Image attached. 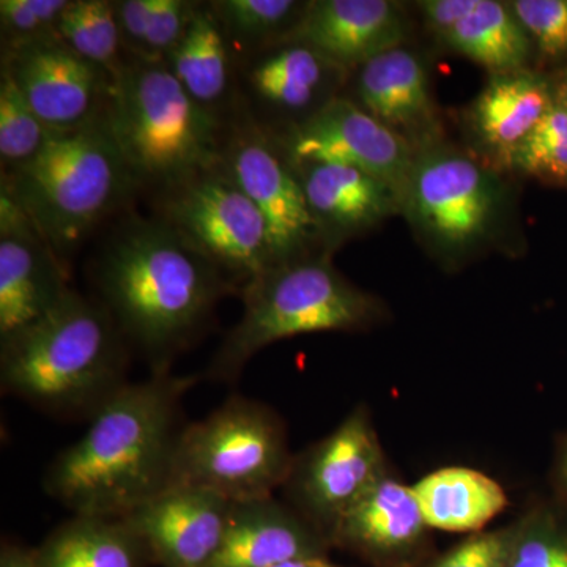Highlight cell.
Returning a JSON list of instances; mask_svg holds the SVG:
<instances>
[{
  "mask_svg": "<svg viewBox=\"0 0 567 567\" xmlns=\"http://www.w3.org/2000/svg\"><path fill=\"white\" fill-rule=\"evenodd\" d=\"M196 377L126 383L44 473V491L73 516L122 518L169 487L182 399Z\"/></svg>",
  "mask_w": 567,
  "mask_h": 567,
  "instance_id": "1",
  "label": "cell"
},
{
  "mask_svg": "<svg viewBox=\"0 0 567 567\" xmlns=\"http://www.w3.org/2000/svg\"><path fill=\"white\" fill-rule=\"evenodd\" d=\"M95 279L104 308L123 338L151 358L155 374L169 371L171 358L238 290L159 216L123 219L104 241Z\"/></svg>",
  "mask_w": 567,
  "mask_h": 567,
  "instance_id": "2",
  "label": "cell"
},
{
  "mask_svg": "<svg viewBox=\"0 0 567 567\" xmlns=\"http://www.w3.org/2000/svg\"><path fill=\"white\" fill-rule=\"evenodd\" d=\"M123 334L103 303L70 290L39 323L2 344L3 391L58 415H93L125 386Z\"/></svg>",
  "mask_w": 567,
  "mask_h": 567,
  "instance_id": "3",
  "label": "cell"
},
{
  "mask_svg": "<svg viewBox=\"0 0 567 567\" xmlns=\"http://www.w3.org/2000/svg\"><path fill=\"white\" fill-rule=\"evenodd\" d=\"M102 117L137 188L162 196L221 166V118L194 102L164 62L126 61Z\"/></svg>",
  "mask_w": 567,
  "mask_h": 567,
  "instance_id": "4",
  "label": "cell"
},
{
  "mask_svg": "<svg viewBox=\"0 0 567 567\" xmlns=\"http://www.w3.org/2000/svg\"><path fill=\"white\" fill-rule=\"evenodd\" d=\"M2 188L63 262L137 186L100 115L80 128L52 132L35 158L2 173Z\"/></svg>",
  "mask_w": 567,
  "mask_h": 567,
  "instance_id": "5",
  "label": "cell"
},
{
  "mask_svg": "<svg viewBox=\"0 0 567 567\" xmlns=\"http://www.w3.org/2000/svg\"><path fill=\"white\" fill-rule=\"evenodd\" d=\"M244 315L213 357L208 377L234 382L265 347L323 331H357L374 323L372 295L339 274L330 254L275 265L240 290Z\"/></svg>",
  "mask_w": 567,
  "mask_h": 567,
  "instance_id": "6",
  "label": "cell"
},
{
  "mask_svg": "<svg viewBox=\"0 0 567 567\" xmlns=\"http://www.w3.org/2000/svg\"><path fill=\"white\" fill-rule=\"evenodd\" d=\"M286 425L270 406L233 395L182 427L169 487L199 488L230 503L274 496L293 464Z\"/></svg>",
  "mask_w": 567,
  "mask_h": 567,
  "instance_id": "7",
  "label": "cell"
},
{
  "mask_svg": "<svg viewBox=\"0 0 567 567\" xmlns=\"http://www.w3.org/2000/svg\"><path fill=\"white\" fill-rule=\"evenodd\" d=\"M502 181L472 156L425 145L406 181L402 213L436 252L456 259L487 241L503 208Z\"/></svg>",
  "mask_w": 567,
  "mask_h": 567,
  "instance_id": "8",
  "label": "cell"
},
{
  "mask_svg": "<svg viewBox=\"0 0 567 567\" xmlns=\"http://www.w3.org/2000/svg\"><path fill=\"white\" fill-rule=\"evenodd\" d=\"M159 218L244 289L276 265L262 213L219 166L162 194Z\"/></svg>",
  "mask_w": 567,
  "mask_h": 567,
  "instance_id": "9",
  "label": "cell"
},
{
  "mask_svg": "<svg viewBox=\"0 0 567 567\" xmlns=\"http://www.w3.org/2000/svg\"><path fill=\"white\" fill-rule=\"evenodd\" d=\"M386 475L374 421L358 405L331 434L295 456L282 491L287 505L331 544L346 514Z\"/></svg>",
  "mask_w": 567,
  "mask_h": 567,
  "instance_id": "10",
  "label": "cell"
},
{
  "mask_svg": "<svg viewBox=\"0 0 567 567\" xmlns=\"http://www.w3.org/2000/svg\"><path fill=\"white\" fill-rule=\"evenodd\" d=\"M282 148L292 164H341L374 174L401 197L416 158V148L405 137L346 99H333L292 123Z\"/></svg>",
  "mask_w": 567,
  "mask_h": 567,
  "instance_id": "11",
  "label": "cell"
},
{
  "mask_svg": "<svg viewBox=\"0 0 567 567\" xmlns=\"http://www.w3.org/2000/svg\"><path fill=\"white\" fill-rule=\"evenodd\" d=\"M221 166L262 213L276 265L311 256L320 235L300 177L257 126L230 134Z\"/></svg>",
  "mask_w": 567,
  "mask_h": 567,
  "instance_id": "12",
  "label": "cell"
},
{
  "mask_svg": "<svg viewBox=\"0 0 567 567\" xmlns=\"http://www.w3.org/2000/svg\"><path fill=\"white\" fill-rule=\"evenodd\" d=\"M70 290L58 254L11 194L0 189V346L39 323Z\"/></svg>",
  "mask_w": 567,
  "mask_h": 567,
  "instance_id": "13",
  "label": "cell"
},
{
  "mask_svg": "<svg viewBox=\"0 0 567 567\" xmlns=\"http://www.w3.org/2000/svg\"><path fill=\"white\" fill-rule=\"evenodd\" d=\"M2 70L52 132L80 128L103 114L110 74L59 39L3 55Z\"/></svg>",
  "mask_w": 567,
  "mask_h": 567,
  "instance_id": "14",
  "label": "cell"
},
{
  "mask_svg": "<svg viewBox=\"0 0 567 567\" xmlns=\"http://www.w3.org/2000/svg\"><path fill=\"white\" fill-rule=\"evenodd\" d=\"M233 503L210 492L167 487L122 518L162 567H210L223 546Z\"/></svg>",
  "mask_w": 567,
  "mask_h": 567,
  "instance_id": "15",
  "label": "cell"
},
{
  "mask_svg": "<svg viewBox=\"0 0 567 567\" xmlns=\"http://www.w3.org/2000/svg\"><path fill=\"white\" fill-rule=\"evenodd\" d=\"M427 533L412 486L388 473L346 514L331 546L374 567H412L423 557Z\"/></svg>",
  "mask_w": 567,
  "mask_h": 567,
  "instance_id": "16",
  "label": "cell"
},
{
  "mask_svg": "<svg viewBox=\"0 0 567 567\" xmlns=\"http://www.w3.org/2000/svg\"><path fill=\"white\" fill-rule=\"evenodd\" d=\"M405 39L404 14L388 0H316L286 40L315 48L341 69L361 66Z\"/></svg>",
  "mask_w": 567,
  "mask_h": 567,
  "instance_id": "17",
  "label": "cell"
},
{
  "mask_svg": "<svg viewBox=\"0 0 567 567\" xmlns=\"http://www.w3.org/2000/svg\"><path fill=\"white\" fill-rule=\"evenodd\" d=\"M292 166L303 186L320 240L328 246L339 245L402 212L401 194L374 174L341 164Z\"/></svg>",
  "mask_w": 567,
  "mask_h": 567,
  "instance_id": "18",
  "label": "cell"
},
{
  "mask_svg": "<svg viewBox=\"0 0 567 567\" xmlns=\"http://www.w3.org/2000/svg\"><path fill=\"white\" fill-rule=\"evenodd\" d=\"M331 544L275 496L233 503L223 546L210 567H275L290 559L328 557Z\"/></svg>",
  "mask_w": 567,
  "mask_h": 567,
  "instance_id": "19",
  "label": "cell"
},
{
  "mask_svg": "<svg viewBox=\"0 0 567 567\" xmlns=\"http://www.w3.org/2000/svg\"><path fill=\"white\" fill-rule=\"evenodd\" d=\"M357 92L363 110L405 137L416 152L434 137L427 71L412 51L394 48L361 65Z\"/></svg>",
  "mask_w": 567,
  "mask_h": 567,
  "instance_id": "20",
  "label": "cell"
},
{
  "mask_svg": "<svg viewBox=\"0 0 567 567\" xmlns=\"http://www.w3.org/2000/svg\"><path fill=\"white\" fill-rule=\"evenodd\" d=\"M555 102L550 82L527 70L498 73L473 103L470 122L476 140L507 167L514 152L539 125Z\"/></svg>",
  "mask_w": 567,
  "mask_h": 567,
  "instance_id": "21",
  "label": "cell"
},
{
  "mask_svg": "<svg viewBox=\"0 0 567 567\" xmlns=\"http://www.w3.org/2000/svg\"><path fill=\"white\" fill-rule=\"evenodd\" d=\"M342 71L315 48L284 40L254 59L246 84L270 110L308 112L309 117L333 100L327 95Z\"/></svg>",
  "mask_w": 567,
  "mask_h": 567,
  "instance_id": "22",
  "label": "cell"
},
{
  "mask_svg": "<svg viewBox=\"0 0 567 567\" xmlns=\"http://www.w3.org/2000/svg\"><path fill=\"white\" fill-rule=\"evenodd\" d=\"M413 494L429 529L484 532L506 509L507 495L494 477L465 466H446L421 477Z\"/></svg>",
  "mask_w": 567,
  "mask_h": 567,
  "instance_id": "23",
  "label": "cell"
},
{
  "mask_svg": "<svg viewBox=\"0 0 567 567\" xmlns=\"http://www.w3.org/2000/svg\"><path fill=\"white\" fill-rule=\"evenodd\" d=\"M33 551L39 567H142L148 559L125 522L84 516L55 528Z\"/></svg>",
  "mask_w": 567,
  "mask_h": 567,
  "instance_id": "24",
  "label": "cell"
},
{
  "mask_svg": "<svg viewBox=\"0 0 567 567\" xmlns=\"http://www.w3.org/2000/svg\"><path fill=\"white\" fill-rule=\"evenodd\" d=\"M229 41L210 3H199L185 35L164 63L194 102L216 114L230 78Z\"/></svg>",
  "mask_w": 567,
  "mask_h": 567,
  "instance_id": "25",
  "label": "cell"
},
{
  "mask_svg": "<svg viewBox=\"0 0 567 567\" xmlns=\"http://www.w3.org/2000/svg\"><path fill=\"white\" fill-rule=\"evenodd\" d=\"M440 40L494 74L525 70L533 44L507 3L495 0H475Z\"/></svg>",
  "mask_w": 567,
  "mask_h": 567,
  "instance_id": "26",
  "label": "cell"
},
{
  "mask_svg": "<svg viewBox=\"0 0 567 567\" xmlns=\"http://www.w3.org/2000/svg\"><path fill=\"white\" fill-rule=\"evenodd\" d=\"M59 40L85 61L110 74L111 81L121 74L125 61L121 29L114 2L107 0H70L59 22Z\"/></svg>",
  "mask_w": 567,
  "mask_h": 567,
  "instance_id": "27",
  "label": "cell"
},
{
  "mask_svg": "<svg viewBox=\"0 0 567 567\" xmlns=\"http://www.w3.org/2000/svg\"><path fill=\"white\" fill-rule=\"evenodd\" d=\"M230 44L267 48L284 41L297 28L308 2L295 0H216L210 2Z\"/></svg>",
  "mask_w": 567,
  "mask_h": 567,
  "instance_id": "28",
  "label": "cell"
},
{
  "mask_svg": "<svg viewBox=\"0 0 567 567\" xmlns=\"http://www.w3.org/2000/svg\"><path fill=\"white\" fill-rule=\"evenodd\" d=\"M507 567H567V514L539 503L514 522Z\"/></svg>",
  "mask_w": 567,
  "mask_h": 567,
  "instance_id": "29",
  "label": "cell"
},
{
  "mask_svg": "<svg viewBox=\"0 0 567 567\" xmlns=\"http://www.w3.org/2000/svg\"><path fill=\"white\" fill-rule=\"evenodd\" d=\"M52 130L40 121L7 71L0 76V159L3 173L39 155Z\"/></svg>",
  "mask_w": 567,
  "mask_h": 567,
  "instance_id": "30",
  "label": "cell"
},
{
  "mask_svg": "<svg viewBox=\"0 0 567 567\" xmlns=\"http://www.w3.org/2000/svg\"><path fill=\"white\" fill-rule=\"evenodd\" d=\"M507 167L540 181L567 183V107L557 99Z\"/></svg>",
  "mask_w": 567,
  "mask_h": 567,
  "instance_id": "31",
  "label": "cell"
},
{
  "mask_svg": "<svg viewBox=\"0 0 567 567\" xmlns=\"http://www.w3.org/2000/svg\"><path fill=\"white\" fill-rule=\"evenodd\" d=\"M70 0H2L0 35L3 55L59 39V22Z\"/></svg>",
  "mask_w": 567,
  "mask_h": 567,
  "instance_id": "32",
  "label": "cell"
},
{
  "mask_svg": "<svg viewBox=\"0 0 567 567\" xmlns=\"http://www.w3.org/2000/svg\"><path fill=\"white\" fill-rule=\"evenodd\" d=\"M529 40L547 59L567 55V0L506 2Z\"/></svg>",
  "mask_w": 567,
  "mask_h": 567,
  "instance_id": "33",
  "label": "cell"
},
{
  "mask_svg": "<svg viewBox=\"0 0 567 567\" xmlns=\"http://www.w3.org/2000/svg\"><path fill=\"white\" fill-rule=\"evenodd\" d=\"M199 3L186 0H152L145 41V62H164L185 35Z\"/></svg>",
  "mask_w": 567,
  "mask_h": 567,
  "instance_id": "34",
  "label": "cell"
},
{
  "mask_svg": "<svg viewBox=\"0 0 567 567\" xmlns=\"http://www.w3.org/2000/svg\"><path fill=\"white\" fill-rule=\"evenodd\" d=\"M514 524L470 535L427 567H507Z\"/></svg>",
  "mask_w": 567,
  "mask_h": 567,
  "instance_id": "35",
  "label": "cell"
},
{
  "mask_svg": "<svg viewBox=\"0 0 567 567\" xmlns=\"http://www.w3.org/2000/svg\"><path fill=\"white\" fill-rule=\"evenodd\" d=\"M121 29L123 50L133 59H144L147 41L148 20H151L152 0H117L114 2Z\"/></svg>",
  "mask_w": 567,
  "mask_h": 567,
  "instance_id": "36",
  "label": "cell"
},
{
  "mask_svg": "<svg viewBox=\"0 0 567 567\" xmlns=\"http://www.w3.org/2000/svg\"><path fill=\"white\" fill-rule=\"evenodd\" d=\"M473 2L475 0H425L417 6L423 11L429 29L440 39L468 13Z\"/></svg>",
  "mask_w": 567,
  "mask_h": 567,
  "instance_id": "37",
  "label": "cell"
},
{
  "mask_svg": "<svg viewBox=\"0 0 567 567\" xmlns=\"http://www.w3.org/2000/svg\"><path fill=\"white\" fill-rule=\"evenodd\" d=\"M554 486L557 505L567 514V434L559 439L555 451Z\"/></svg>",
  "mask_w": 567,
  "mask_h": 567,
  "instance_id": "38",
  "label": "cell"
},
{
  "mask_svg": "<svg viewBox=\"0 0 567 567\" xmlns=\"http://www.w3.org/2000/svg\"><path fill=\"white\" fill-rule=\"evenodd\" d=\"M0 567H39L35 551L17 543L3 540L0 548Z\"/></svg>",
  "mask_w": 567,
  "mask_h": 567,
  "instance_id": "39",
  "label": "cell"
},
{
  "mask_svg": "<svg viewBox=\"0 0 567 567\" xmlns=\"http://www.w3.org/2000/svg\"><path fill=\"white\" fill-rule=\"evenodd\" d=\"M275 567H344L336 565V563L330 561L328 557H308V558H297L290 559V561L282 563V565H278Z\"/></svg>",
  "mask_w": 567,
  "mask_h": 567,
  "instance_id": "40",
  "label": "cell"
},
{
  "mask_svg": "<svg viewBox=\"0 0 567 567\" xmlns=\"http://www.w3.org/2000/svg\"><path fill=\"white\" fill-rule=\"evenodd\" d=\"M555 99H557L563 106L567 107V71L563 74L561 80H559L557 89H555Z\"/></svg>",
  "mask_w": 567,
  "mask_h": 567,
  "instance_id": "41",
  "label": "cell"
}]
</instances>
